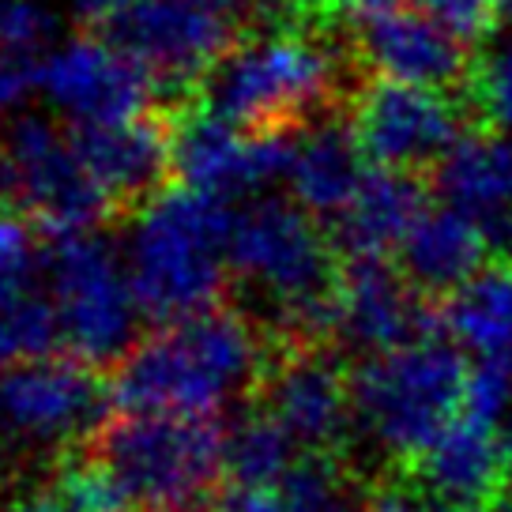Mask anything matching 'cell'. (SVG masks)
I'll return each instance as SVG.
<instances>
[{"mask_svg":"<svg viewBox=\"0 0 512 512\" xmlns=\"http://www.w3.org/2000/svg\"><path fill=\"white\" fill-rule=\"evenodd\" d=\"M366 80L358 46L339 38V23L256 31L204 76L196 106L245 136L302 132L332 113H351Z\"/></svg>","mask_w":512,"mask_h":512,"instance_id":"cell-1","label":"cell"},{"mask_svg":"<svg viewBox=\"0 0 512 512\" xmlns=\"http://www.w3.org/2000/svg\"><path fill=\"white\" fill-rule=\"evenodd\" d=\"M230 275L294 343H317L336 328L339 249L313 211L287 196H256L230 223Z\"/></svg>","mask_w":512,"mask_h":512,"instance_id":"cell-2","label":"cell"},{"mask_svg":"<svg viewBox=\"0 0 512 512\" xmlns=\"http://www.w3.org/2000/svg\"><path fill=\"white\" fill-rule=\"evenodd\" d=\"M264 343L245 317L230 309H204L140 339L121 358L113 377V403L121 411L215 418L260 381Z\"/></svg>","mask_w":512,"mask_h":512,"instance_id":"cell-3","label":"cell"},{"mask_svg":"<svg viewBox=\"0 0 512 512\" xmlns=\"http://www.w3.org/2000/svg\"><path fill=\"white\" fill-rule=\"evenodd\" d=\"M471 373L464 347L437 332L400 351L369 354L351 373L354 426L407 475L464 415Z\"/></svg>","mask_w":512,"mask_h":512,"instance_id":"cell-4","label":"cell"},{"mask_svg":"<svg viewBox=\"0 0 512 512\" xmlns=\"http://www.w3.org/2000/svg\"><path fill=\"white\" fill-rule=\"evenodd\" d=\"M230 200L189 185L162 189L128 234V272L147 317L181 320L219 305L230 275Z\"/></svg>","mask_w":512,"mask_h":512,"instance_id":"cell-5","label":"cell"},{"mask_svg":"<svg viewBox=\"0 0 512 512\" xmlns=\"http://www.w3.org/2000/svg\"><path fill=\"white\" fill-rule=\"evenodd\" d=\"M98 467L128 512H196L226 475V433L215 418L125 411L98 433Z\"/></svg>","mask_w":512,"mask_h":512,"instance_id":"cell-6","label":"cell"},{"mask_svg":"<svg viewBox=\"0 0 512 512\" xmlns=\"http://www.w3.org/2000/svg\"><path fill=\"white\" fill-rule=\"evenodd\" d=\"M46 275L61 343L87 366L117 362L136 347L147 317L121 249L83 230L61 234L46 249Z\"/></svg>","mask_w":512,"mask_h":512,"instance_id":"cell-7","label":"cell"},{"mask_svg":"<svg viewBox=\"0 0 512 512\" xmlns=\"http://www.w3.org/2000/svg\"><path fill=\"white\" fill-rule=\"evenodd\" d=\"M0 200L16 204L53 238L95 230L113 215L106 192L76 155L68 128L42 113L12 117L0 132Z\"/></svg>","mask_w":512,"mask_h":512,"instance_id":"cell-8","label":"cell"},{"mask_svg":"<svg viewBox=\"0 0 512 512\" xmlns=\"http://www.w3.org/2000/svg\"><path fill=\"white\" fill-rule=\"evenodd\" d=\"M98 34L155 72L166 110L192 106L204 76L245 38L223 0H140Z\"/></svg>","mask_w":512,"mask_h":512,"instance_id":"cell-9","label":"cell"},{"mask_svg":"<svg viewBox=\"0 0 512 512\" xmlns=\"http://www.w3.org/2000/svg\"><path fill=\"white\" fill-rule=\"evenodd\" d=\"M351 128L369 166L433 174L467 132H479L464 95L369 76L351 102Z\"/></svg>","mask_w":512,"mask_h":512,"instance_id":"cell-10","label":"cell"},{"mask_svg":"<svg viewBox=\"0 0 512 512\" xmlns=\"http://www.w3.org/2000/svg\"><path fill=\"white\" fill-rule=\"evenodd\" d=\"M106 411V392L80 358H23L0 366V437L8 445L64 448Z\"/></svg>","mask_w":512,"mask_h":512,"instance_id":"cell-11","label":"cell"},{"mask_svg":"<svg viewBox=\"0 0 512 512\" xmlns=\"http://www.w3.org/2000/svg\"><path fill=\"white\" fill-rule=\"evenodd\" d=\"M38 91L72 121H132L155 106L159 80L128 49L102 34H80L38 61Z\"/></svg>","mask_w":512,"mask_h":512,"instance_id":"cell-12","label":"cell"},{"mask_svg":"<svg viewBox=\"0 0 512 512\" xmlns=\"http://www.w3.org/2000/svg\"><path fill=\"white\" fill-rule=\"evenodd\" d=\"M264 415L309 456L336 452L354 426L351 373L320 343H294L264 377Z\"/></svg>","mask_w":512,"mask_h":512,"instance_id":"cell-13","label":"cell"},{"mask_svg":"<svg viewBox=\"0 0 512 512\" xmlns=\"http://www.w3.org/2000/svg\"><path fill=\"white\" fill-rule=\"evenodd\" d=\"M72 147L113 211L147 208L174 174V113L147 110L132 121H72Z\"/></svg>","mask_w":512,"mask_h":512,"instance_id":"cell-14","label":"cell"},{"mask_svg":"<svg viewBox=\"0 0 512 512\" xmlns=\"http://www.w3.org/2000/svg\"><path fill=\"white\" fill-rule=\"evenodd\" d=\"M332 336L358 354L400 351L407 343L433 336L430 298H422L400 264L384 256L343 260Z\"/></svg>","mask_w":512,"mask_h":512,"instance_id":"cell-15","label":"cell"},{"mask_svg":"<svg viewBox=\"0 0 512 512\" xmlns=\"http://www.w3.org/2000/svg\"><path fill=\"white\" fill-rule=\"evenodd\" d=\"M354 46L369 76L384 80L460 95L471 76V49L415 8L354 23Z\"/></svg>","mask_w":512,"mask_h":512,"instance_id":"cell-16","label":"cell"},{"mask_svg":"<svg viewBox=\"0 0 512 512\" xmlns=\"http://www.w3.org/2000/svg\"><path fill=\"white\" fill-rule=\"evenodd\" d=\"M53 343H61V332L49 294L46 249L23 219L0 215V366L49 354Z\"/></svg>","mask_w":512,"mask_h":512,"instance_id":"cell-17","label":"cell"},{"mask_svg":"<svg viewBox=\"0 0 512 512\" xmlns=\"http://www.w3.org/2000/svg\"><path fill=\"white\" fill-rule=\"evenodd\" d=\"M430 192L433 185L426 174L373 166L351 204L332 219L328 238L343 260L358 256L388 260V253H400L407 234L430 211Z\"/></svg>","mask_w":512,"mask_h":512,"instance_id":"cell-18","label":"cell"},{"mask_svg":"<svg viewBox=\"0 0 512 512\" xmlns=\"http://www.w3.org/2000/svg\"><path fill=\"white\" fill-rule=\"evenodd\" d=\"M441 501L464 512H486L505 490V467L497 448V422L475 411L452 422V430L407 471Z\"/></svg>","mask_w":512,"mask_h":512,"instance_id":"cell-19","label":"cell"},{"mask_svg":"<svg viewBox=\"0 0 512 512\" xmlns=\"http://www.w3.org/2000/svg\"><path fill=\"white\" fill-rule=\"evenodd\" d=\"M486 256L490 241L482 226L467 211L448 204V208H430L418 219L396 253V264L422 298L445 302L482 272Z\"/></svg>","mask_w":512,"mask_h":512,"instance_id":"cell-20","label":"cell"},{"mask_svg":"<svg viewBox=\"0 0 512 512\" xmlns=\"http://www.w3.org/2000/svg\"><path fill=\"white\" fill-rule=\"evenodd\" d=\"M366 155L354 140L351 113H332L298 132L290 162V196L320 223L336 219L366 181Z\"/></svg>","mask_w":512,"mask_h":512,"instance_id":"cell-21","label":"cell"},{"mask_svg":"<svg viewBox=\"0 0 512 512\" xmlns=\"http://www.w3.org/2000/svg\"><path fill=\"white\" fill-rule=\"evenodd\" d=\"M430 185L475 223L512 211V140L505 132H467L433 166Z\"/></svg>","mask_w":512,"mask_h":512,"instance_id":"cell-22","label":"cell"},{"mask_svg":"<svg viewBox=\"0 0 512 512\" xmlns=\"http://www.w3.org/2000/svg\"><path fill=\"white\" fill-rule=\"evenodd\" d=\"M445 328L482 366L512 381V264L494 260L445 298Z\"/></svg>","mask_w":512,"mask_h":512,"instance_id":"cell-23","label":"cell"},{"mask_svg":"<svg viewBox=\"0 0 512 512\" xmlns=\"http://www.w3.org/2000/svg\"><path fill=\"white\" fill-rule=\"evenodd\" d=\"M351 479L328 464L324 456H309L290 467V475L275 486H230L223 512H362Z\"/></svg>","mask_w":512,"mask_h":512,"instance_id":"cell-24","label":"cell"},{"mask_svg":"<svg viewBox=\"0 0 512 512\" xmlns=\"http://www.w3.org/2000/svg\"><path fill=\"white\" fill-rule=\"evenodd\" d=\"M460 95L479 132H512V0H497L494 27L471 53Z\"/></svg>","mask_w":512,"mask_h":512,"instance_id":"cell-25","label":"cell"},{"mask_svg":"<svg viewBox=\"0 0 512 512\" xmlns=\"http://www.w3.org/2000/svg\"><path fill=\"white\" fill-rule=\"evenodd\" d=\"M294 452L298 445L287 437V430L264 411H256L226 433V479L230 486H249V490L275 486L298 464Z\"/></svg>","mask_w":512,"mask_h":512,"instance_id":"cell-26","label":"cell"},{"mask_svg":"<svg viewBox=\"0 0 512 512\" xmlns=\"http://www.w3.org/2000/svg\"><path fill=\"white\" fill-rule=\"evenodd\" d=\"M12 512H128V505L95 460V464L61 467Z\"/></svg>","mask_w":512,"mask_h":512,"instance_id":"cell-27","label":"cell"},{"mask_svg":"<svg viewBox=\"0 0 512 512\" xmlns=\"http://www.w3.org/2000/svg\"><path fill=\"white\" fill-rule=\"evenodd\" d=\"M57 34V16L42 0H0V49L38 57Z\"/></svg>","mask_w":512,"mask_h":512,"instance_id":"cell-28","label":"cell"},{"mask_svg":"<svg viewBox=\"0 0 512 512\" xmlns=\"http://www.w3.org/2000/svg\"><path fill=\"white\" fill-rule=\"evenodd\" d=\"M411 4L467 49L479 46L497 19V0H411Z\"/></svg>","mask_w":512,"mask_h":512,"instance_id":"cell-29","label":"cell"},{"mask_svg":"<svg viewBox=\"0 0 512 512\" xmlns=\"http://www.w3.org/2000/svg\"><path fill=\"white\" fill-rule=\"evenodd\" d=\"M362 512H464L456 505L441 501L426 486H418L411 475H400V482H384L381 490H373Z\"/></svg>","mask_w":512,"mask_h":512,"instance_id":"cell-30","label":"cell"},{"mask_svg":"<svg viewBox=\"0 0 512 512\" xmlns=\"http://www.w3.org/2000/svg\"><path fill=\"white\" fill-rule=\"evenodd\" d=\"M31 91H38V61L0 49V113L16 110Z\"/></svg>","mask_w":512,"mask_h":512,"instance_id":"cell-31","label":"cell"},{"mask_svg":"<svg viewBox=\"0 0 512 512\" xmlns=\"http://www.w3.org/2000/svg\"><path fill=\"white\" fill-rule=\"evenodd\" d=\"M400 8L403 0H332L336 19H347V23H369V19L400 12Z\"/></svg>","mask_w":512,"mask_h":512,"instance_id":"cell-32","label":"cell"},{"mask_svg":"<svg viewBox=\"0 0 512 512\" xmlns=\"http://www.w3.org/2000/svg\"><path fill=\"white\" fill-rule=\"evenodd\" d=\"M132 4H140V0H68V8L83 19V23H91V27H102V23H110L113 16H121L128 12Z\"/></svg>","mask_w":512,"mask_h":512,"instance_id":"cell-33","label":"cell"},{"mask_svg":"<svg viewBox=\"0 0 512 512\" xmlns=\"http://www.w3.org/2000/svg\"><path fill=\"white\" fill-rule=\"evenodd\" d=\"M497 448H501V467H505V486H512V407L497 422Z\"/></svg>","mask_w":512,"mask_h":512,"instance_id":"cell-34","label":"cell"},{"mask_svg":"<svg viewBox=\"0 0 512 512\" xmlns=\"http://www.w3.org/2000/svg\"><path fill=\"white\" fill-rule=\"evenodd\" d=\"M12 475V445L0 437V482Z\"/></svg>","mask_w":512,"mask_h":512,"instance_id":"cell-35","label":"cell"},{"mask_svg":"<svg viewBox=\"0 0 512 512\" xmlns=\"http://www.w3.org/2000/svg\"><path fill=\"white\" fill-rule=\"evenodd\" d=\"M486 512H512V486H505V490L497 494V501Z\"/></svg>","mask_w":512,"mask_h":512,"instance_id":"cell-36","label":"cell"}]
</instances>
